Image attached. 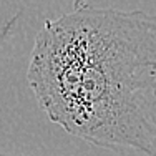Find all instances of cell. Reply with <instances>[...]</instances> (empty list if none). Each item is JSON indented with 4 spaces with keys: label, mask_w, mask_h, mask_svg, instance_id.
Segmentation results:
<instances>
[{
    "label": "cell",
    "mask_w": 156,
    "mask_h": 156,
    "mask_svg": "<svg viewBox=\"0 0 156 156\" xmlns=\"http://www.w3.org/2000/svg\"><path fill=\"white\" fill-rule=\"evenodd\" d=\"M0 156H25V154H18V153H7V151H0Z\"/></svg>",
    "instance_id": "7a4b0ae2"
},
{
    "label": "cell",
    "mask_w": 156,
    "mask_h": 156,
    "mask_svg": "<svg viewBox=\"0 0 156 156\" xmlns=\"http://www.w3.org/2000/svg\"><path fill=\"white\" fill-rule=\"evenodd\" d=\"M140 156H148V154H140Z\"/></svg>",
    "instance_id": "3957f363"
},
{
    "label": "cell",
    "mask_w": 156,
    "mask_h": 156,
    "mask_svg": "<svg viewBox=\"0 0 156 156\" xmlns=\"http://www.w3.org/2000/svg\"><path fill=\"white\" fill-rule=\"evenodd\" d=\"M27 81L68 135L121 156H156V15L75 0L40 28Z\"/></svg>",
    "instance_id": "6da1fadb"
}]
</instances>
